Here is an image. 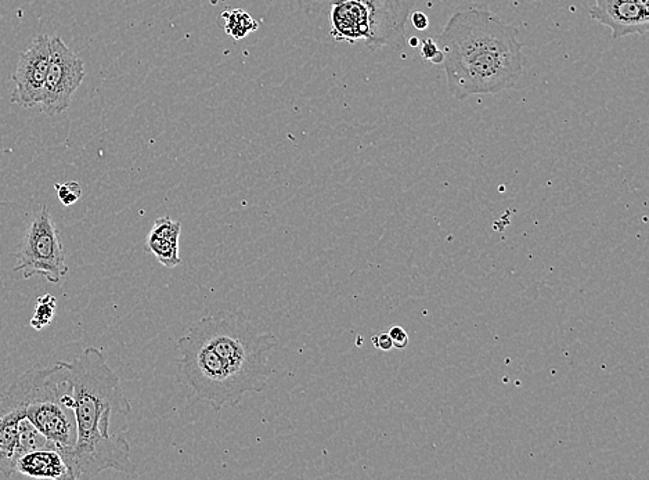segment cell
Returning a JSON list of instances; mask_svg holds the SVG:
<instances>
[{
	"instance_id": "cell-1",
	"label": "cell",
	"mask_w": 649,
	"mask_h": 480,
	"mask_svg": "<svg viewBox=\"0 0 649 480\" xmlns=\"http://www.w3.org/2000/svg\"><path fill=\"white\" fill-rule=\"evenodd\" d=\"M67 380L74 398L77 442L63 458L72 480L97 478L108 469L135 476L128 440L110 432L111 417L131 414L132 404L102 350L86 348L68 363Z\"/></svg>"
},
{
	"instance_id": "cell-2",
	"label": "cell",
	"mask_w": 649,
	"mask_h": 480,
	"mask_svg": "<svg viewBox=\"0 0 649 480\" xmlns=\"http://www.w3.org/2000/svg\"><path fill=\"white\" fill-rule=\"evenodd\" d=\"M436 45L456 100L517 88L525 72L517 28L482 7L454 13Z\"/></svg>"
},
{
	"instance_id": "cell-3",
	"label": "cell",
	"mask_w": 649,
	"mask_h": 480,
	"mask_svg": "<svg viewBox=\"0 0 649 480\" xmlns=\"http://www.w3.org/2000/svg\"><path fill=\"white\" fill-rule=\"evenodd\" d=\"M305 16L324 21L335 42L400 50L417 0H297Z\"/></svg>"
},
{
	"instance_id": "cell-4",
	"label": "cell",
	"mask_w": 649,
	"mask_h": 480,
	"mask_svg": "<svg viewBox=\"0 0 649 480\" xmlns=\"http://www.w3.org/2000/svg\"><path fill=\"white\" fill-rule=\"evenodd\" d=\"M193 327L216 355L243 377L252 393L265 391L268 357L280 342L263 321L241 312H218L203 317Z\"/></svg>"
},
{
	"instance_id": "cell-5",
	"label": "cell",
	"mask_w": 649,
	"mask_h": 480,
	"mask_svg": "<svg viewBox=\"0 0 649 480\" xmlns=\"http://www.w3.org/2000/svg\"><path fill=\"white\" fill-rule=\"evenodd\" d=\"M67 373L68 363L59 362L31 368L17 380L23 391L25 417L61 456L77 442L74 411L63 403L68 391Z\"/></svg>"
},
{
	"instance_id": "cell-6",
	"label": "cell",
	"mask_w": 649,
	"mask_h": 480,
	"mask_svg": "<svg viewBox=\"0 0 649 480\" xmlns=\"http://www.w3.org/2000/svg\"><path fill=\"white\" fill-rule=\"evenodd\" d=\"M178 346L182 359L176 380L209 403L216 413L223 407L237 406L244 395L252 393L243 377L216 355L193 326L180 337Z\"/></svg>"
},
{
	"instance_id": "cell-7",
	"label": "cell",
	"mask_w": 649,
	"mask_h": 480,
	"mask_svg": "<svg viewBox=\"0 0 649 480\" xmlns=\"http://www.w3.org/2000/svg\"><path fill=\"white\" fill-rule=\"evenodd\" d=\"M14 270L24 279L42 276L52 284H59L68 273L63 241L46 205L35 212L25 230Z\"/></svg>"
},
{
	"instance_id": "cell-8",
	"label": "cell",
	"mask_w": 649,
	"mask_h": 480,
	"mask_svg": "<svg viewBox=\"0 0 649 480\" xmlns=\"http://www.w3.org/2000/svg\"><path fill=\"white\" fill-rule=\"evenodd\" d=\"M85 75L84 61L68 48L60 36H50L48 75L39 104L42 113L54 117L68 110Z\"/></svg>"
},
{
	"instance_id": "cell-9",
	"label": "cell",
	"mask_w": 649,
	"mask_h": 480,
	"mask_svg": "<svg viewBox=\"0 0 649 480\" xmlns=\"http://www.w3.org/2000/svg\"><path fill=\"white\" fill-rule=\"evenodd\" d=\"M49 60L50 36H36L30 48L18 57L16 72L13 75L14 89L10 95L13 104L23 108L41 104Z\"/></svg>"
},
{
	"instance_id": "cell-10",
	"label": "cell",
	"mask_w": 649,
	"mask_h": 480,
	"mask_svg": "<svg viewBox=\"0 0 649 480\" xmlns=\"http://www.w3.org/2000/svg\"><path fill=\"white\" fill-rule=\"evenodd\" d=\"M25 417L23 391L18 381L0 399V475L13 478L20 453V422Z\"/></svg>"
},
{
	"instance_id": "cell-11",
	"label": "cell",
	"mask_w": 649,
	"mask_h": 480,
	"mask_svg": "<svg viewBox=\"0 0 649 480\" xmlns=\"http://www.w3.org/2000/svg\"><path fill=\"white\" fill-rule=\"evenodd\" d=\"M590 16L597 23L612 31V38L629 35L647 36L649 31V7L630 0H596Z\"/></svg>"
},
{
	"instance_id": "cell-12",
	"label": "cell",
	"mask_w": 649,
	"mask_h": 480,
	"mask_svg": "<svg viewBox=\"0 0 649 480\" xmlns=\"http://www.w3.org/2000/svg\"><path fill=\"white\" fill-rule=\"evenodd\" d=\"M23 475L32 479H70L71 472L59 450L53 447H42L24 453L18 457L14 476Z\"/></svg>"
},
{
	"instance_id": "cell-13",
	"label": "cell",
	"mask_w": 649,
	"mask_h": 480,
	"mask_svg": "<svg viewBox=\"0 0 649 480\" xmlns=\"http://www.w3.org/2000/svg\"><path fill=\"white\" fill-rule=\"evenodd\" d=\"M180 233H182V223L169 216H162L155 220L153 229L147 237V249L153 252L158 262L167 269H175L182 263L179 255Z\"/></svg>"
},
{
	"instance_id": "cell-14",
	"label": "cell",
	"mask_w": 649,
	"mask_h": 480,
	"mask_svg": "<svg viewBox=\"0 0 649 480\" xmlns=\"http://www.w3.org/2000/svg\"><path fill=\"white\" fill-rule=\"evenodd\" d=\"M219 24H221L222 30L236 41L244 39L245 36L257 31L259 28L258 21H255L250 13L241 9L223 12L221 18H219Z\"/></svg>"
},
{
	"instance_id": "cell-15",
	"label": "cell",
	"mask_w": 649,
	"mask_h": 480,
	"mask_svg": "<svg viewBox=\"0 0 649 480\" xmlns=\"http://www.w3.org/2000/svg\"><path fill=\"white\" fill-rule=\"evenodd\" d=\"M57 299L52 294L42 295L36 301L34 316L30 321L31 327L36 331H41L49 326L56 315Z\"/></svg>"
},
{
	"instance_id": "cell-16",
	"label": "cell",
	"mask_w": 649,
	"mask_h": 480,
	"mask_svg": "<svg viewBox=\"0 0 649 480\" xmlns=\"http://www.w3.org/2000/svg\"><path fill=\"white\" fill-rule=\"evenodd\" d=\"M54 189H56L57 197H59L64 207H71V205L77 204L79 198L82 197L81 184L74 182V180L72 182L56 183L54 184Z\"/></svg>"
},
{
	"instance_id": "cell-17",
	"label": "cell",
	"mask_w": 649,
	"mask_h": 480,
	"mask_svg": "<svg viewBox=\"0 0 649 480\" xmlns=\"http://www.w3.org/2000/svg\"><path fill=\"white\" fill-rule=\"evenodd\" d=\"M421 54H423L425 60L431 61L432 64L443 63V53L439 50L434 39H425L423 45H421Z\"/></svg>"
},
{
	"instance_id": "cell-18",
	"label": "cell",
	"mask_w": 649,
	"mask_h": 480,
	"mask_svg": "<svg viewBox=\"0 0 649 480\" xmlns=\"http://www.w3.org/2000/svg\"><path fill=\"white\" fill-rule=\"evenodd\" d=\"M388 334L392 339L393 348L405 349L409 345V335L402 327H392Z\"/></svg>"
},
{
	"instance_id": "cell-19",
	"label": "cell",
	"mask_w": 649,
	"mask_h": 480,
	"mask_svg": "<svg viewBox=\"0 0 649 480\" xmlns=\"http://www.w3.org/2000/svg\"><path fill=\"white\" fill-rule=\"evenodd\" d=\"M371 341H373V345L376 346L377 349L385 350V352H388V350L393 348L392 339L389 337V334L374 335Z\"/></svg>"
},
{
	"instance_id": "cell-20",
	"label": "cell",
	"mask_w": 649,
	"mask_h": 480,
	"mask_svg": "<svg viewBox=\"0 0 649 480\" xmlns=\"http://www.w3.org/2000/svg\"><path fill=\"white\" fill-rule=\"evenodd\" d=\"M411 23H413L414 28L418 31H424L427 30L428 25H429V20L428 17L425 16L423 12H417L414 13L413 16H411Z\"/></svg>"
},
{
	"instance_id": "cell-21",
	"label": "cell",
	"mask_w": 649,
	"mask_h": 480,
	"mask_svg": "<svg viewBox=\"0 0 649 480\" xmlns=\"http://www.w3.org/2000/svg\"><path fill=\"white\" fill-rule=\"evenodd\" d=\"M407 43H409L411 48H417V46L420 45V41H418V38H416V36H413V38H410L409 42H407Z\"/></svg>"
},
{
	"instance_id": "cell-22",
	"label": "cell",
	"mask_w": 649,
	"mask_h": 480,
	"mask_svg": "<svg viewBox=\"0 0 649 480\" xmlns=\"http://www.w3.org/2000/svg\"><path fill=\"white\" fill-rule=\"evenodd\" d=\"M630 2L638 3V5L649 7V0H630Z\"/></svg>"
}]
</instances>
